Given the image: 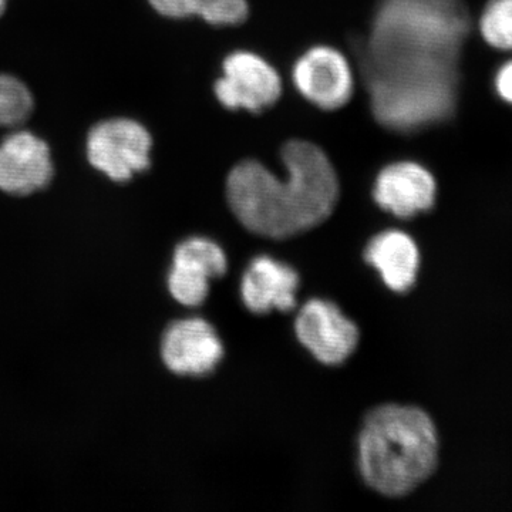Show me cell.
Instances as JSON below:
<instances>
[{"instance_id":"obj_18","label":"cell","mask_w":512,"mask_h":512,"mask_svg":"<svg viewBox=\"0 0 512 512\" xmlns=\"http://www.w3.org/2000/svg\"><path fill=\"white\" fill-rule=\"evenodd\" d=\"M205 0H148L158 15L167 19H188L200 15Z\"/></svg>"},{"instance_id":"obj_5","label":"cell","mask_w":512,"mask_h":512,"mask_svg":"<svg viewBox=\"0 0 512 512\" xmlns=\"http://www.w3.org/2000/svg\"><path fill=\"white\" fill-rule=\"evenodd\" d=\"M154 141L143 123L130 117H110L87 133V163L113 183L124 184L151 167Z\"/></svg>"},{"instance_id":"obj_11","label":"cell","mask_w":512,"mask_h":512,"mask_svg":"<svg viewBox=\"0 0 512 512\" xmlns=\"http://www.w3.org/2000/svg\"><path fill=\"white\" fill-rule=\"evenodd\" d=\"M373 198L382 210L409 220L421 212L433 210L437 180L429 168L417 161H394L377 174Z\"/></svg>"},{"instance_id":"obj_19","label":"cell","mask_w":512,"mask_h":512,"mask_svg":"<svg viewBox=\"0 0 512 512\" xmlns=\"http://www.w3.org/2000/svg\"><path fill=\"white\" fill-rule=\"evenodd\" d=\"M491 89L501 104L512 109V56L495 67Z\"/></svg>"},{"instance_id":"obj_20","label":"cell","mask_w":512,"mask_h":512,"mask_svg":"<svg viewBox=\"0 0 512 512\" xmlns=\"http://www.w3.org/2000/svg\"><path fill=\"white\" fill-rule=\"evenodd\" d=\"M9 0H0V18H2L3 13H5L6 8H8Z\"/></svg>"},{"instance_id":"obj_17","label":"cell","mask_w":512,"mask_h":512,"mask_svg":"<svg viewBox=\"0 0 512 512\" xmlns=\"http://www.w3.org/2000/svg\"><path fill=\"white\" fill-rule=\"evenodd\" d=\"M200 18L212 26H239L248 19V0H205Z\"/></svg>"},{"instance_id":"obj_14","label":"cell","mask_w":512,"mask_h":512,"mask_svg":"<svg viewBox=\"0 0 512 512\" xmlns=\"http://www.w3.org/2000/svg\"><path fill=\"white\" fill-rule=\"evenodd\" d=\"M365 259L379 271L387 288L394 292H407L416 284L420 251L406 232L390 229L376 235L367 244Z\"/></svg>"},{"instance_id":"obj_10","label":"cell","mask_w":512,"mask_h":512,"mask_svg":"<svg viewBox=\"0 0 512 512\" xmlns=\"http://www.w3.org/2000/svg\"><path fill=\"white\" fill-rule=\"evenodd\" d=\"M227 269V255L217 242L208 238L185 239L175 248L168 289L175 301L195 308L207 299L211 279L221 278Z\"/></svg>"},{"instance_id":"obj_7","label":"cell","mask_w":512,"mask_h":512,"mask_svg":"<svg viewBox=\"0 0 512 512\" xmlns=\"http://www.w3.org/2000/svg\"><path fill=\"white\" fill-rule=\"evenodd\" d=\"M292 82L313 106L339 110L355 94V74L348 57L332 46H313L293 64Z\"/></svg>"},{"instance_id":"obj_3","label":"cell","mask_w":512,"mask_h":512,"mask_svg":"<svg viewBox=\"0 0 512 512\" xmlns=\"http://www.w3.org/2000/svg\"><path fill=\"white\" fill-rule=\"evenodd\" d=\"M464 33L453 0H386L373 25L370 70L450 63Z\"/></svg>"},{"instance_id":"obj_16","label":"cell","mask_w":512,"mask_h":512,"mask_svg":"<svg viewBox=\"0 0 512 512\" xmlns=\"http://www.w3.org/2000/svg\"><path fill=\"white\" fill-rule=\"evenodd\" d=\"M35 111V96L28 84L9 73H0V128L23 127Z\"/></svg>"},{"instance_id":"obj_4","label":"cell","mask_w":512,"mask_h":512,"mask_svg":"<svg viewBox=\"0 0 512 512\" xmlns=\"http://www.w3.org/2000/svg\"><path fill=\"white\" fill-rule=\"evenodd\" d=\"M453 79L451 67L370 73L373 113L397 131L427 126L450 113Z\"/></svg>"},{"instance_id":"obj_15","label":"cell","mask_w":512,"mask_h":512,"mask_svg":"<svg viewBox=\"0 0 512 512\" xmlns=\"http://www.w3.org/2000/svg\"><path fill=\"white\" fill-rule=\"evenodd\" d=\"M485 46L500 55H512V0H487L477 19Z\"/></svg>"},{"instance_id":"obj_6","label":"cell","mask_w":512,"mask_h":512,"mask_svg":"<svg viewBox=\"0 0 512 512\" xmlns=\"http://www.w3.org/2000/svg\"><path fill=\"white\" fill-rule=\"evenodd\" d=\"M282 89L281 76L268 60L248 50H237L225 57L214 93L225 109L259 113L274 106Z\"/></svg>"},{"instance_id":"obj_12","label":"cell","mask_w":512,"mask_h":512,"mask_svg":"<svg viewBox=\"0 0 512 512\" xmlns=\"http://www.w3.org/2000/svg\"><path fill=\"white\" fill-rule=\"evenodd\" d=\"M161 356L171 372L181 376L210 375L224 357V346L207 320H177L165 330Z\"/></svg>"},{"instance_id":"obj_2","label":"cell","mask_w":512,"mask_h":512,"mask_svg":"<svg viewBox=\"0 0 512 512\" xmlns=\"http://www.w3.org/2000/svg\"><path fill=\"white\" fill-rule=\"evenodd\" d=\"M439 464L436 424L419 407L384 404L367 414L359 436V470L376 493L403 497Z\"/></svg>"},{"instance_id":"obj_8","label":"cell","mask_w":512,"mask_h":512,"mask_svg":"<svg viewBox=\"0 0 512 512\" xmlns=\"http://www.w3.org/2000/svg\"><path fill=\"white\" fill-rule=\"evenodd\" d=\"M53 177L52 150L42 137L18 127L0 141V191L26 197L45 190Z\"/></svg>"},{"instance_id":"obj_9","label":"cell","mask_w":512,"mask_h":512,"mask_svg":"<svg viewBox=\"0 0 512 512\" xmlns=\"http://www.w3.org/2000/svg\"><path fill=\"white\" fill-rule=\"evenodd\" d=\"M299 342L323 365L338 366L348 360L359 343V329L329 301L312 299L295 322Z\"/></svg>"},{"instance_id":"obj_1","label":"cell","mask_w":512,"mask_h":512,"mask_svg":"<svg viewBox=\"0 0 512 512\" xmlns=\"http://www.w3.org/2000/svg\"><path fill=\"white\" fill-rule=\"evenodd\" d=\"M281 158L285 177L256 160L241 161L228 174L229 207L261 237L284 239L309 231L328 220L338 204V174L322 148L291 140Z\"/></svg>"},{"instance_id":"obj_13","label":"cell","mask_w":512,"mask_h":512,"mask_svg":"<svg viewBox=\"0 0 512 512\" xmlns=\"http://www.w3.org/2000/svg\"><path fill=\"white\" fill-rule=\"evenodd\" d=\"M299 275L292 266L259 256L248 266L241 282V295L248 311L265 315L278 309L289 312L295 308Z\"/></svg>"}]
</instances>
